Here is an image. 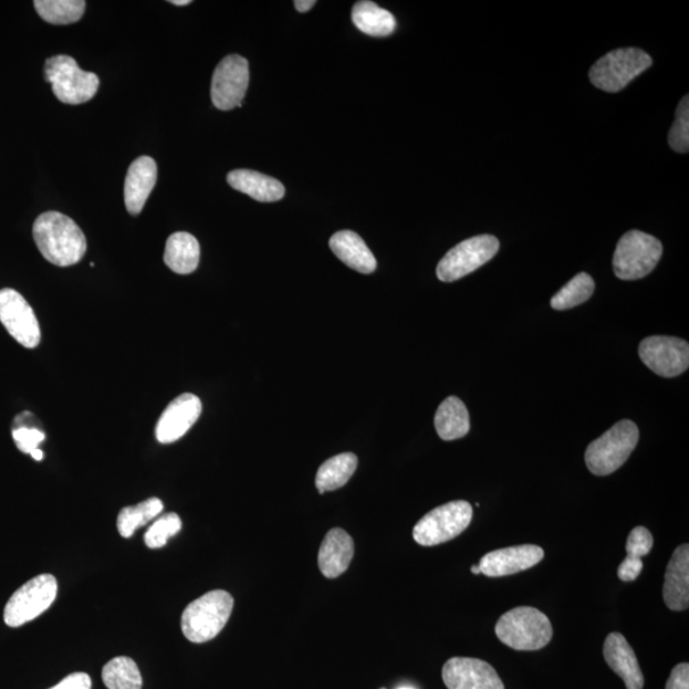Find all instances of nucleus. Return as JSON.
<instances>
[{
	"instance_id": "obj_1",
	"label": "nucleus",
	"mask_w": 689,
	"mask_h": 689,
	"mask_svg": "<svg viewBox=\"0 0 689 689\" xmlns=\"http://www.w3.org/2000/svg\"><path fill=\"white\" fill-rule=\"evenodd\" d=\"M33 239L50 263L69 268L79 263L87 251V240L76 222L61 212L40 215L33 223Z\"/></svg>"
},
{
	"instance_id": "obj_2",
	"label": "nucleus",
	"mask_w": 689,
	"mask_h": 689,
	"mask_svg": "<svg viewBox=\"0 0 689 689\" xmlns=\"http://www.w3.org/2000/svg\"><path fill=\"white\" fill-rule=\"evenodd\" d=\"M232 608L234 599L228 592L213 591L198 597L182 612V634L194 644L213 640L227 626Z\"/></svg>"
},
{
	"instance_id": "obj_3",
	"label": "nucleus",
	"mask_w": 689,
	"mask_h": 689,
	"mask_svg": "<svg viewBox=\"0 0 689 689\" xmlns=\"http://www.w3.org/2000/svg\"><path fill=\"white\" fill-rule=\"evenodd\" d=\"M495 635L513 650L536 651L551 643L553 627L543 612L519 607L504 613L497 622Z\"/></svg>"
},
{
	"instance_id": "obj_4",
	"label": "nucleus",
	"mask_w": 689,
	"mask_h": 689,
	"mask_svg": "<svg viewBox=\"0 0 689 689\" xmlns=\"http://www.w3.org/2000/svg\"><path fill=\"white\" fill-rule=\"evenodd\" d=\"M640 439V431L630 420H620L603 436L588 445L585 461L587 469L597 477L617 471L633 455Z\"/></svg>"
},
{
	"instance_id": "obj_5",
	"label": "nucleus",
	"mask_w": 689,
	"mask_h": 689,
	"mask_svg": "<svg viewBox=\"0 0 689 689\" xmlns=\"http://www.w3.org/2000/svg\"><path fill=\"white\" fill-rule=\"evenodd\" d=\"M661 255L659 239L640 230H630L619 239L613 257V270L620 280L643 279L657 268Z\"/></svg>"
},
{
	"instance_id": "obj_6",
	"label": "nucleus",
	"mask_w": 689,
	"mask_h": 689,
	"mask_svg": "<svg viewBox=\"0 0 689 689\" xmlns=\"http://www.w3.org/2000/svg\"><path fill=\"white\" fill-rule=\"evenodd\" d=\"M651 65V56L641 49H617L601 58L592 66L588 77L596 88L605 93H619Z\"/></svg>"
},
{
	"instance_id": "obj_7",
	"label": "nucleus",
	"mask_w": 689,
	"mask_h": 689,
	"mask_svg": "<svg viewBox=\"0 0 689 689\" xmlns=\"http://www.w3.org/2000/svg\"><path fill=\"white\" fill-rule=\"evenodd\" d=\"M45 79L52 83L56 98L69 105L90 102L97 94L100 86L96 74L82 71L70 55L49 58L45 63Z\"/></svg>"
},
{
	"instance_id": "obj_8",
	"label": "nucleus",
	"mask_w": 689,
	"mask_h": 689,
	"mask_svg": "<svg viewBox=\"0 0 689 689\" xmlns=\"http://www.w3.org/2000/svg\"><path fill=\"white\" fill-rule=\"evenodd\" d=\"M471 520L472 508L467 501H453L439 505L415 525L414 541L422 546L450 542L469 528Z\"/></svg>"
},
{
	"instance_id": "obj_9",
	"label": "nucleus",
	"mask_w": 689,
	"mask_h": 689,
	"mask_svg": "<svg viewBox=\"0 0 689 689\" xmlns=\"http://www.w3.org/2000/svg\"><path fill=\"white\" fill-rule=\"evenodd\" d=\"M58 594L53 575L33 577L17 591L4 608V622L12 628L21 627L50 608Z\"/></svg>"
},
{
	"instance_id": "obj_10",
	"label": "nucleus",
	"mask_w": 689,
	"mask_h": 689,
	"mask_svg": "<svg viewBox=\"0 0 689 689\" xmlns=\"http://www.w3.org/2000/svg\"><path fill=\"white\" fill-rule=\"evenodd\" d=\"M500 251V240L484 234L463 240L448 251L437 265V278L443 282L458 281L491 261Z\"/></svg>"
},
{
	"instance_id": "obj_11",
	"label": "nucleus",
	"mask_w": 689,
	"mask_h": 689,
	"mask_svg": "<svg viewBox=\"0 0 689 689\" xmlns=\"http://www.w3.org/2000/svg\"><path fill=\"white\" fill-rule=\"evenodd\" d=\"M249 85V63L240 55H228L216 66L211 83L212 103L228 112L240 107Z\"/></svg>"
},
{
	"instance_id": "obj_12",
	"label": "nucleus",
	"mask_w": 689,
	"mask_h": 689,
	"mask_svg": "<svg viewBox=\"0 0 689 689\" xmlns=\"http://www.w3.org/2000/svg\"><path fill=\"white\" fill-rule=\"evenodd\" d=\"M638 354L647 368L664 378L683 375L689 367V345L682 338L647 337L638 347Z\"/></svg>"
},
{
	"instance_id": "obj_13",
	"label": "nucleus",
	"mask_w": 689,
	"mask_h": 689,
	"mask_svg": "<svg viewBox=\"0 0 689 689\" xmlns=\"http://www.w3.org/2000/svg\"><path fill=\"white\" fill-rule=\"evenodd\" d=\"M0 322L17 343L28 348L39 346L41 331L35 312L13 289L0 290Z\"/></svg>"
},
{
	"instance_id": "obj_14",
	"label": "nucleus",
	"mask_w": 689,
	"mask_h": 689,
	"mask_svg": "<svg viewBox=\"0 0 689 689\" xmlns=\"http://www.w3.org/2000/svg\"><path fill=\"white\" fill-rule=\"evenodd\" d=\"M442 678L448 689H504L502 679L487 661L452 658L445 664Z\"/></svg>"
},
{
	"instance_id": "obj_15",
	"label": "nucleus",
	"mask_w": 689,
	"mask_h": 689,
	"mask_svg": "<svg viewBox=\"0 0 689 689\" xmlns=\"http://www.w3.org/2000/svg\"><path fill=\"white\" fill-rule=\"evenodd\" d=\"M202 403L194 394H182L161 414L156 426V438L163 445L179 441L201 417Z\"/></svg>"
},
{
	"instance_id": "obj_16",
	"label": "nucleus",
	"mask_w": 689,
	"mask_h": 689,
	"mask_svg": "<svg viewBox=\"0 0 689 689\" xmlns=\"http://www.w3.org/2000/svg\"><path fill=\"white\" fill-rule=\"evenodd\" d=\"M544 558V550L533 544L503 547L484 555L478 566L488 577H503L536 566Z\"/></svg>"
},
{
	"instance_id": "obj_17",
	"label": "nucleus",
	"mask_w": 689,
	"mask_h": 689,
	"mask_svg": "<svg viewBox=\"0 0 689 689\" xmlns=\"http://www.w3.org/2000/svg\"><path fill=\"white\" fill-rule=\"evenodd\" d=\"M604 658L614 674L624 679L627 689H644L645 678L640 664L624 635L613 633L607 637Z\"/></svg>"
},
{
	"instance_id": "obj_18",
	"label": "nucleus",
	"mask_w": 689,
	"mask_h": 689,
	"mask_svg": "<svg viewBox=\"0 0 689 689\" xmlns=\"http://www.w3.org/2000/svg\"><path fill=\"white\" fill-rule=\"evenodd\" d=\"M662 597L670 610L682 612L689 607V546L677 547L667 567Z\"/></svg>"
},
{
	"instance_id": "obj_19",
	"label": "nucleus",
	"mask_w": 689,
	"mask_h": 689,
	"mask_svg": "<svg viewBox=\"0 0 689 689\" xmlns=\"http://www.w3.org/2000/svg\"><path fill=\"white\" fill-rule=\"evenodd\" d=\"M157 180V165L152 157L143 156L129 166L124 201L131 215H139L152 195Z\"/></svg>"
},
{
	"instance_id": "obj_20",
	"label": "nucleus",
	"mask_w": 689,
	"mask_h": 689,
	"mask_svg": "<svg viewBox=\"0 0 689 689\" xmlns=\"http://www.w3.org/2000/svg\"><path fill=\"white\" fill-rule=\"evenodd\" d=\"M354 557V542L343 529H332L323 539L319 553V566L322 575L337 578L351 566Z\"/></svg>"
},
{
	"instance_id": "obj_21",
	"label": "nucleus",
	"mask_w": 689,
	"mask_h": 689,
	"mask_svg": "<svg viewBox=\"0 0 689 689\" xmlns=\"http://www.w3.org/2000/svg\"><path fill=\"white\" fill-rule=\"evenodd\" d=\"M330 248L340 261H343L355 271L365 273V275L375 272L377 269L376 257L373 255L368 246L354 231L343 230L336 232L330 239Z\"/></svg>"
},
{
	"instance_id": "obj_22",
	"label": "nucleus",
	"mask_w": 689,
	"mask_h": 689,
	"mask_svg": "<svg viewBox=\"0 0 689 689\" xmlns=\"http://www.w3.org/2000/svg\"><path fill=\"white\" fill-rule=\"evenodd\" d=\"M229 185L259 202H278L285 196V187L259 171L239 169L228 174Z\"/></svg>"
},
{
	"instance_id": "obj_23",
	"label": "nucleus",
	"mask_w": 689,
	"mask_h": 689,
	"mask_svg": "<svg viewBox=\"0 0 689 689\" xmlns=\"http://www.w3.org/2000/svg\"><path fill=\"white\" fill-rule=\"evenodd\" d=\"M201 259V248L198 240L189 232H176L166 242L164 261L168 268L179 273L189 275L197 270Z\"/></svg>"
},
{
	"instance_id": "obj_24",
	"label": "nucleus",
	"mask_w": 689,
	"mask_h": 689,
	"mask_svg": "<svg viewBox=\"0 0 689 689\" xmlns=\"http://www.w3.org/2000/svg\"><path fill=\"white\" fill-rule=\"evenodd\" d=\"M435 426L438 436L443 441L463 438L470 430V415L467 406L459 397L446 398L436 413Z\"/></svg>"
},
{
	"instance_id": "obj_25",
	"label": "nucleus",
	"mask_w": 689,
	"mask_h": 689,
	"mask_svg": "<svg viewBox=\"0 0 689 689\" xmlns=\"http://www.w3.org/2000/svg\"><path fill=\"white\" fill-rule=\"evenodd\" d=\"M352 19L355 28L369 36L386 38L396 30L394 14L368 0L355 3Z\"/></svg>"
},
{
	"instance_id": "obj_26",
	"label": "nucleus",
	"mask_w": 689,
	"mask_h": 689,
	"mask_svg": "<svg viewBox=\"0 0 689 689\" xmlns=\"http://www.w3.org/2000/svg\"><path fill=\"white\" fill-rule=\"evenodd\" d=\"M356 468H358V458L351 452L334 456L323 462L315 477L319 492L323 494L344 487L354 476Z\"/></svg>"
},
{
	"instance_id": "obj_27",
	"label": "nucleus",
	"mask_w": 689,
	"mask_h": 689,
	"mask_svg": "<svg viewBox=\"0 0 689 689\" xmlns=\"http://www.w3.org/2000/svg\"><path fill=\"white\" fill-rule=\"evenodd\" d=\"M163 510L164 504L159 498H149L143 503L123 509L116 521L119 534L126 539L131 537L138 528L147 525L149 521L159 516Z\"/></svg>"
},
{
	"instance_id": "obj_28",
	"label": "nucleus",
	"mask_w": 689,
	"mask_h": 689,
	"mask_svg": "<svg viewBox=\"0 0 689 689\" xmlns=\"http://www.w3.org/2000/svg\"><path fill=\"white\" fill-rule=\"evenodd\" d=\"M103 682L109 689H140L143 676L135 660L119 657L114 658L104 667Z\"/></svg>"
},
{
	"instance_id": "obj_29",
	"label": "nucleus",
	"mask_w": 689,
	"mask_h": 689,
	"mask_svg": "<svg viewBox=\"0 0 689 689\" xmlns=\"http://www.w3.org/2000/svg\"><path fill=\"white\" fill-rule=\"evenodd\" d=\"M33 6L41 19L52 24L77 22L86 10L83 0H36Z\"/></svg>"
},
{
	"instance_id": "obj_30",
	"label": "nucleus",
	"mask_w": 689,
	"mask_h": 689,
	"mask_svg": "<svg viewBox=\"0 0 689 689\" xmlns=\"http://www.w3.org/2000/svg\"><path fill=\"white\" fill-rule=\"evenodd\" d=\"M594 290L595 282L593 278L585 272H581L552 297V309L555 311L575 309V306L587 302L593 296Z\"/></svg>"
},
{
	"instance_id": "obj_31",
	"label": "nucleus",
	"mask_w": 689,
	"mask_h": 689,
	"mask_svg": "<svg viewBox=\"0 0 689 689\" xmlns=\"http://www.w3.org/2000/svg\"><path fill=\"white\" fill-rule=\"evenodd\" d=\"M181 529V520L177 513H166L156 520L145 534V543L149 550H160L168 544L169 539L176 536Z\"/></svg>"
},
{
	"instance_id": "obj_32",
	"label": "nucleus",
	"mask_w": 689,
	"mask_h": 689,
	"mask_svg": "<svg viewBox=\"0 0 689 689\" xmlns=\"http://www.w3.org/2000/svg\"><path fill=\"white\" fill-rule=\"evenodd\" d=\"M669 145L676 153L689 152V98L686 95L678 105L676 121L669 132Z\"/></svg>"
},
{
	"instance_id": "obj_33",
	"label": "nucleus",
	"mask_w": 689,
	"mask_h": 689,
	"mask_svg": "<svg viewBox=\"0 0 689 689\" xmlns=\"http://www.w3.org/2000/svg\"><path fill=\"white\" fill-rule=\"evenodd\" d=\"M654 546V537L649 530L644 526L635 528L627 539V557L643 558L649 554Z\"/></svg>"
},
{
	"instance_id": "obj_34",
	"label": "nucleus",
	"mask_w": 689,
	"mask_h": 689,
	"mask_svg": "<svg viewBox=\"0 0 689 689\" xmlns=\"http://www.w3.org/2000/svg\"><path fill=\"white\" fill-rule=\"evenodd\" d=\"M13 439L21 452L31 453L45 441V434L35 427H20L13 430Z\"/></svg>"
},
{
	"instance_id": "obj_35",
	"label": "nucleus",
	"mask_w": 689,
	"mask_h": 689,
	"mask_svg": "<svg viewBox=\"0 0 689 689\" xmlns=\"http://www.w3.org/2000/svg\"><path fill=\"white\" fill-rule=\"evenodd\" d=\"M644 562L640 558L626 557L618 568V577L625 583H630L641 575Z\"/></svg>"
},
{
	"instance_id": "obj_36",
	"label": "nucleus",
	"mask_w": 689,
	"mask_h": 689,
	"mask_svg": "<svg viewBox=\"0 0 689 689\" xmlns=\"http://www.w3.org/2000/svg\"><path fill=\"white\" fill-rule=\"evenodd\" d=\"M666 689H689L688 662L678 664V666L671 670Z\"/></svg>"
},
{
	"instance_id": "obj_37",
	"label": "nucleus",
	"mask_w": 689,
	"mask_h": 689,
	"mask_svg": "<svg viewBox=\"0 0 689 689\" xmlns=\"http://www.w3.org/2000/svg\"><path fill=\"white\" fill-rule=\"evenodd\" d=\"M91 678L86 674H73L50 689H91Z\"/></svg>"
},
{
	"instance_id": "obj_38",
	"label": "nucleus",
	"mask_w": 689,
	"mask_h": 689,
	"mask_svg": "<svg viewBox=\"0 0 689 689\" xmlns=\"http://www.w3.org/2000/svg\"><path fill=\"white\" fill-rule=\"evenodd\" d=\"M294 6L299 12H309L315 6L314 0H295Z\"/></svg>"
},
{
	"instance_id": "obj_39",
	"label": "nucleus",
	"mask_w": 689,
	"mask_h": 689,
	"mask_svg": "<svg viewBox=\"0 0 689 689\" xmlns=\"http://www.w3.org/2000/svg\"><path fill=\"white\" fill-rule=\"evenodd\" d=\"M30 455L32 456V459L36 461H41L44 459V452L41 451L40 448H36V450L32 451Z\"/></svg>"
},
{
	"instance_id": "obj_40",
	"label": "nucleus",
	"mask_w": 689,
	"mask_h": 689,
	"mask_svg": "<svg viewBox=\"0 0 689 689\" xmlns=\"http://www.w3.org/2000/svg\"><path fill=\"white\" fill-rule=\"evenodd\" d=\"M170 3L174 6H188L192 2H190V0H171Z\"/></svg>"
},
{
	"instance_id": "obj_41",
	"label": "nucleus",
	"mask_w": 689,
	"mask_h": 689,
	"mask_svg": "<svg viewBox=\"0 0 689 689\" xmlns=\"http://www.w3.org/2000/svg\"><path fill=\"white\" fill-rule=\"evenodd\" d=\"M471 572H472V574H474V575H479V574H481L479 566H472V567H471Z\"/></svg>"
},
{
	"instance_id": "obj_42",
	"label": "nucleus",
	"mask_w": 689,
	"mask_h": 689,
	"mask_svg": "<svg viewBox=\"0 0 689 689\" xmlns=\"http://www.w3.org/2000/svg\"><path fill=\"white\" fill-rule=\"evenodd\" d=\"M397 689H415V688H413V687H400V688H397Z\"/></svg>"
}]
</instances>
